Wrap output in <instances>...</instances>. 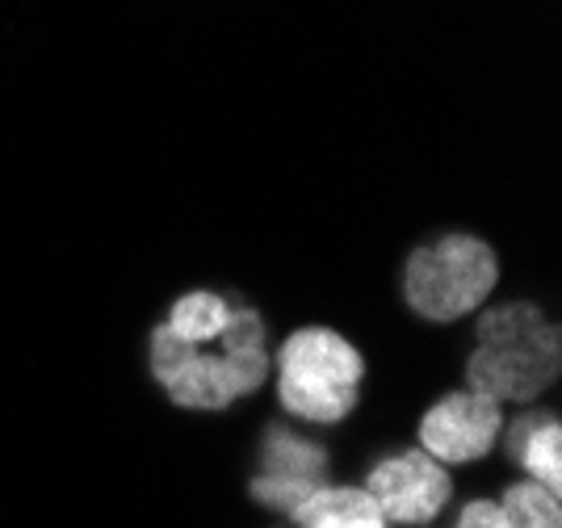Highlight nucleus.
Listing matches in <instances>:
<instances>
[{"instance_id": "14", "label": "nucleus", "mask_w": 562, "mask_h": 528, "mask_svg": "<svg viewBox=\"0 0 562 528\" xmlns=\"http://www.w3.org/2000/svg\"><path fill=\"white\" fill-rule=\"evenodd\" d=\"M453 528H508V520H504L499 499H492V495H474V499H467V504L458 507Z\"/></svg>"}, {"instance_id": "13", "label": "nucleus", "mask_w": 562, "mask_h": 528, "mask_svg": "<svg viewBox=\"0 0 562 528\" xmlns=\"http://www.w3.org/2000/svg\"><path fill=\"white\" fill-rule=\"evenodd\" d=\"M328 483V479H324ZM319 486V479H303V474H273V470H257L252 483H248V495L252 504H260L265 512H278V516H290L294 507L303 504L306 495Z\"/></svg>"}, {"instance_id": "9", "label": "nucleus", "mask_w": 562, "mask_h": 528, "mask_svg": "<svg viewBox=\"0 0 562 528\" xmlns=\"http://www.w3.org/2000/svg\"><path fill=\"white\" fill-rule=\"evenodd\" d=\"M294 528H391L382 520L378 504L366 495V486L357 483H319L303 504L290 512Z\"/></svg>"}, {"instance_id": "4", "label": "nucleus", "mask_w": 562, "mask_h": 528, "mask_svg": "<svg viewBox=\"0 0 562 528\" xmlns=\"http://www.w3.org/2000/svg\"><path fill=\"white\" fill-rule=\"evenodd\" d=\"M366 495L378 504L382 520L391 528H428L446 516L453 504V474L449 465L416 449H395L366 470Z\"/></svg>"}, {"instance_id": "6", "label": "nucleus", "mask_w": 562, "mask_h": 528, "mask_svg": "<svg viewBox=\"0 0 562 528\" xmlns=\"http://www.w3.org/2000/svg\"><path fill=\"white\" fill-rule=\"evenodd\" d=\"M147 366L156 386L168 394V403H177L181 412H227L239 398L227 357L218 348L181 345L177 336H168L165 323L151 332Z\"/></svg>"}, {"instance_id": "2", "label": "nucleus", "mask_w": 562, "mask_h": 528, "mask_svg": "<svg viewBox=\"0 0 562 528\" xmlns=\"http://www.w3.org/2000/svg\"><path fill=\"white\" fill-rule=\"evenodd\" d=\"M499 277V256L483 235L446 231L412 248L403 265V302L424 323H462L487 306Z\"/></svg>"}, {"instance_id": "12", "label": "nucleus", "mask_w": 562, "mask_h": 528, "mask_svg": "<svg viewBox=\"0 0 562 528\" xmlns=\"http://www.w3.org/2000/svg\"><path fill=\"white\" fill-rule=\"evenodd\" d=\"M499 507H504V520L508 528H562V504L554 491H546L533 479H516L508 483L499 495Z\"/></svg>"}, {"instance_id": "5", "label": "nucleus", "mask_w": 562, "mask_h": 528, "mask_svg": "<svg viewBox=\"0 0 562 528\" xmlns=\"http://www.w3.org/2000/svg\"><path fill=\"white\" fill-rule=\"evenodd\" d=\"M504 424H508V415L495 398L462 386V391H449L437 403H428V412L416 424V445L449 470L474 465L487 453H495V445L504 440Z\"/></svg>"}, {"instance_id": "7", "label": "nucleus", "mask_w": 562, "mask_h": 528, "mask_svg": "<svg viewBox=\"0 0 562 528\" xmlns=\"http://www.w3.org/2000/svg\"><path fill=\"white\" fill-rule=\"evenodd\" d=\"M214 345L227 357V369H232V382L239 398L257 394L269 382V373H273L269 323H265V315H260L257 306H235L227 327H223V336Z\"/></svg>"}, {"instance_id": "3", "label": "nucleus", "mask_w": 562, "mask_h": 528, "mask_svg": "<svg viewBox=\"0 0 562 528\" xmlns=\"http://www.w3.org/2000/svg\"><path fill=\"white\" fill-rule=\"evenodd\" d=\"M562 369V332L559 323L541 319L529 332L474 340L467 357V386L495 398L499 407H525L559 382Z\"/></svg>"}, {"instance_id": "10", "label": "nucleus", "mask_w": 562, "mask_h": 528, "mask_svg": "<svg viewBox=\"0 0 562 528\" xmlns=\"http://www.w3.org/2000/svg\"><path fill=\"white\" fill-rule=\"evenodd\" d=\"M232 311H235V302H227L223 294H214V290H189L181 299H172V306H168V315H165V332L177 336L181 345L211 348L214 340L223 336Z\"/></svg>"}, {"instance_id": "8", "label": "nucleus", "mask_w": 562, "mask_h": 528, "mask_svg": "<svg viewBox=\"0 0 562 528\" xmlns=\"http://www.w3.org/2000/svg\"><path fill=\"white\" fill-rule=\"evenodd\" d=\"M508 453L516 458L520 474L541 483L546 491L562 495V424L559 415L529 412L516 424H504Z\"/></svg>"}, {"instance_id": "1", "label": "nucleus", "mask_w": 562, "mask_h": 528, "mask_svg": "<svg viewBox=\"0 0 562 528\" xmlns=\"http://www.w3.org/2000/svg\"><path fill=\"white\" fill-rule=\"evenodd\" d=\"M366 373L370 366L361 348L324 323L294 327L273 352V391L281 412L315 428H336L357 412Z\"/></svg>"}, {"instance_id": "11", "label": "nucleus", "mask_w": 562, "mask_h": 528, "mask_svg": "<svg viewBox=\"0 0 562 528\" xmlns=\"http://www.w3.org/2000/svg\"><path fill=\"white\" fill-rule=\"evenodd\" d=\"M260 470H273V474H303V479H328L331 453L324 445L306 440L303 432H290L273 424L265 437H260Z\"/></svg>"}]
</instances>
